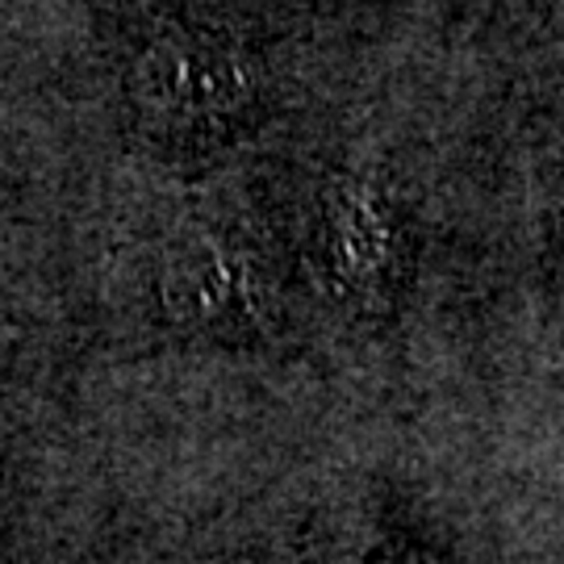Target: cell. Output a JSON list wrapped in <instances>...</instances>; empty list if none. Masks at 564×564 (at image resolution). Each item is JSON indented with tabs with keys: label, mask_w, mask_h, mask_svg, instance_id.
Returning a JSON list of instances; mask_svg holds the SVG:
<instances>
[{
	"label": "cell",
	"mask_w": 564,
	"mask_h": 564,
	"mask_svg": "<svg viewBox=\"0 0 564 564\" xmlns=\"http://www.w3.org/2000/svg\"><path fill=\"white\" fill-rule=\"evenodd\" d=\"M130 109L155 139H214L256 109V72L239 42L218 30L163 25L130 67Z\"/></svg>",
	"instance_id": "cell-1"
}]
</instances>
